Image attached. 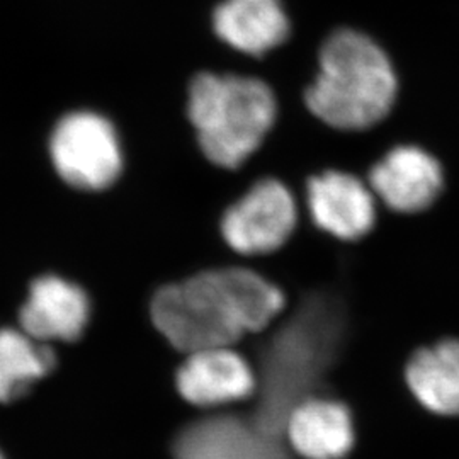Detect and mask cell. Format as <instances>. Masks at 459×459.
<instances>
[{"mask_svg":"<svg viewBox=\"0 0 459 459\" xmlns=\"http://www.w3.org/2000/svg\"><path fill=\"white\" fill-rule=\"evenodd\" d=\"M352 339V313L333 278L288 293V308L278 320L246 341L257 375L254 422L281 436L286 420L307 398L316 396Z\"/></svg>","mask_w":459,"mask_h":459,"instance_id":"1","label":"cell"},{"mask_svg":"<svg viewBox=\"0 0 459 459\" xmlns=\"http://www.w3.org/2000/svg\"><path fill=\"white\" fill-rule=\"evenodd\" d=\"M288 308L276 282L244 263L216 265L164 284L150 303L155 328L181 356L240 345L263 333Z\"/></svg>","mask_w":459,"mask_h":459,"instance_id":"2","label":"cell"},{"mask_svg":"<svg viewBox=\"0 0 459 459\" xmlns=\"http://www.w3.org/2000/svg\"><path fill=\"white\" fill-rule=\"evenodd\" d=\"M398 91V74L385 47L362 30L339 26L320 45L305 102L335 130L366 132L392 113Z\"/></svg>","mask_w":459,"mask_h":459,"instance_id":"3","label":"cell"},{"mask_svg":"<svg viewBox=\"0 0 459 459\" xmlns=\"http://www.w3.org/2000/svg\"><path fill=\"white\" fill-rule=\"evenodd\" d=\"M273 87L257 75L201 70L191 79L187 117L212 164L238 169L263 147L276 125Z\"/></svg>","mask_w":459,"mask_h":459,"instance_id":"4","label":"cell"},{"mask_svg":"<svg viewBox=\"0 0 459 459\" xmlns=\"http://www.w3.org/2000/svg\"><path fill=\"white\" fill-rule=\"evenodd\" d=\"M49 152L62 181L82 193L109 191L126 165L123 138L115 121L92 109L64 116L51 134Z\"/></svg>","mask_w":459,"mask_h":459,"instance_id":"5","label":"cell"},{"mask_svg":"<svg viewBox=\"0 0 459 459\" xmlns=\"http://www.w3.org/2000/svg\"><path fill=\"white\" fill-rule=\"evenodd\" d=\"M299 216V203L291 187L276 178H263L225 210L220 231L227 246L242 261H248L286 246Z\"/></svg>","mask_w":459,"mask_h":459,"instance_id":"6","label":"cell"},{"mask_svg":"<svg viewBox=\"0 0 459 459\" xmlns=\"http://www.w3.org/2000/svg\"><path fill=\"white\" fill-rule=\"evenodd\" d=\"M298 203L315 229L341 242H358L377 227L379 201L354 172L328 169L315 174Z\"/></svg>","mask_w":459,"mask_h":459,"instance_id":"7","label":"cell"},{"mask_svg":"<svg viewBox=\"0 0 459 459\" xmlns=\"http://www.w3.org/2000/svg\"><path fill=\"white\" fill-rule=\"evenodd\" d=\"M379 206L396 214L427 213L443 196L444 167L426 147L398 143L366 174Z\"/></svg>","mask_w":459,"mask_h":459,"instance_id":"8","label":"cell"},{"mask_svg":"<svg viewBox=\"0 0 459 459\" xmlns=\"http://www.w3.org/2000/svg\"><path fill=\"white\" fill-rule=\"evenodd\" d=\"M235 347H208L182 356L174 381L186 402L197 407H216L255 394V368Z\"/></svg>","mask_w":459,"mask_h":459,"instance_id":"9","label":"cell"},{"mask_svg":"<svg viewBox=\"0 0 459 459\" xmlns=\"http://www.w3.org/2000/svg\"><path fill=\"white\" fill-rule=\"evenodd\" d=\"M210 24L227 48L257 60L284 47L295 28L284 0H221Z\"/></svg>","mask_w":459,"mask_h":459,"instance_id":"10","label":"cell"},{"mask_svg":"<svg viewBox=\"0 0 459 459\" xmlns=\"http://www.w3.org/2000/svg\"><path fill=\"white\" fill-rule=\"evenodd\" d=\"M92 318V299L81 284L58 276H43L31 284L21 308V327L38 342H75Z\"/></svg>","mask_w":459,"mask_h":459,"instance_id":"11","label":"cell"},{"mask_svg":"<svg viewBox=\"0 0 459 459\" xmlns=\"http://www.w3.org/2000/svg\"><path fill=\"white\" fill-rule=\"evenodd\" d=\"M284 432L296 451L308 459H339L354 443L352 419L347 407L320 396L301 402L290 413Z\"/></svg>","mask_w":459,"mask_h":459,"instance_id":"12","label":"cell"},{"mask_svg":"<svg viewBox=\"0 0 459 459\" xmlns=\"http://www.w3.org/2000/svg\"><path fill=\"white\" fill-rule=\"evenodd\" d=\"M273 437L254 420L213 417L184 429L174 453L176 459H261Z\"/></svg>","mask_w":459,"mask_h":459,"instance_id":"13","label":"cell"},{"mask_svg":"<svg viewBox=\"0 0 459 459\" xmlns=\"http://www.w3.org/2000/svg\"><path fill=\"white\" fill-rule=\"evenodd\" d=\"M405 381L427 411L459 415V341L420 347L405 366Z\"/></svg>","mask_w":459,"mask_h":459,"instance_id":"14","label":"cell"},{"mask_svg":"<svg viewBox=\"0 0 459 459\" xmlns=\"http://www.w3.org/2000/svg\"><path fill=\"white\" fill-rule=\"evenodd\" d=\"M55 364L56 356L48 345L34 341L24 330L0 328V402L22 396Z\"/></svg>","mask_w":459,"mask_h":459,"instance_id":"15","label":"cell"},{"mask_svg":"<svg viewBox=\"0 0 459 459\" xmlns=\"http://www.w3.org/2000/svg\"><path fill=\"white\" fill-rule=\"evenodd\" d=\"M0 459H4V458H2V455H0Z\"/></svg>","mask_w":459,"mask_h":459,"instance_id":"16","label":"cell"}]
</instances>
